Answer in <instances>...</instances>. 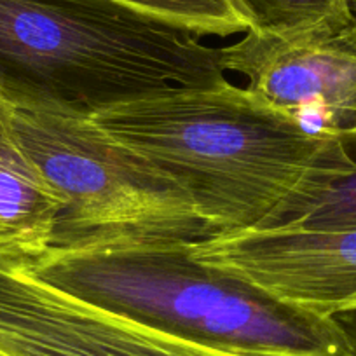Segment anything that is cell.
I'll return each mask as SVG.
<instances>
[{
	"mask_svg": "<svg viewBox=\"0 0 356 356\" xmlns=\"http://www.w3.org/2000/svg\"><path fill=\"white\" fill-rule=\"evenodd\" d=\"M0 356H2V355H0Z\"/></svg>",
	"mask_w": 356,
	"mask_h": 356,
	"instance_id": "14",
	"label": "cell"
},
{
	"mask_svg": "<svg viewBox=\"0 0 356 356\" xmlns=\"http://www.w3.org/2000/svg\"><path fill=\"white\" fill-rule=\"evenodd\" d=\"M332 320H334L335 323H337V327L341 328L346 341H348L349 348H351L353 353L356 355V309L335 314V316H332Z\"/></svg>",
	"mask_w": 356,
	"mask_h": 356,
	"instance_id": "12",
	"label": "cell"
},
{
	"mask_svg": "<svg viewBox=\"0 0 356 356\" xmlns=\"http://www.w3.org/2000/svg\"><path fill=\"white\" fill-rule=\"evenodd\" d=\"M2 356H241L140 325L51 286L0 255Z\"/></svg>",
	"mask_w": 356,
	"mask_h": 356,
	"instance_id": "5",
	"label": "cell"
},
{
	"mask_svg": "<svg viewBox=\"0 0 356 356\" xmlns=\"http://www.w3.org/2000/svg\"><path fill=\"white\" fill-rule=\"evenodd\" d=\"M60 211V197L16 142L0 100V255H46Z\"/></svg>",
	"mask_w": 356,
	"mask_h": 356,
	"instance_id": "8",
	"label": "cell"
},
{
	"mask_svg": "<svg viewBox=\"0 0 356 356\" xmlns=\"http://www.w3.org/2000/svg\"><path fill=\"white\" fill-rule=\"evenodd\" d=\"M283 224L309 229H356V173L320 191Z\"/></svg>",
	"mask_w": 356,
	"mask_h": 356,
	"instance_id": "11",
	"label": "cell"
},
{
	"mask_svg": "<svg viewBox=\"0 0 356 356\" xmlns=\"http://www.w3.org/2000/svg\"><path fill=\"white\" fill-rule=\"evenodd\" d=\"M224 79V47L121 0H0L2 100L91 115Z\"/></svg>",
	"mask_w": 356,
	"mask_h": 356,
	"instance_id": "2",
	"label": "cell"
},
{
	"mask_svg": "<svg viewBox=\"0 0 356 356\" xmlns=\"http://www.w3.org/2000/svg\"><path fill=\"white\" fill-rule=\"evenodd\" d=\"M353 4H355V18H353V23L348 26V29L356 30V0H353Z\"/></svg>",
	"mask_w": 356,
	"mask_h": 356,
	"instance_id": "13",
	"label": "cell"
},
{
	"mask_svg": "<svg viewBox=\"0 0 356 356\" xmlns=\"http://www.w3.org/2000/svg\"><path fill=\"white\" fill-rule=\"evenodd\" d=\"M193 243L49 250L26 262L47 285L204 348L241 356H356L332 318L201 262Z\"/></svg>",
	"mask_w": 356,
	"mask_h": 356,
	"instance_id": "3",
	"label": "cell"
},
{
	"mask_svg": "<svg viewBox=\"0 0 356 356\" xmlns=\"http://www.w3.org/2000/svg\"><path fill=\"white\" fill-rule=\"evenodd\" d=\"M248 32L282 40L332 39L355 18L353 0H227Z\"/></svg>",
	"mask_w": 356,
	"mask_h": 356,
	"instance_id": "9",
	"label": "cell"
},
{
	"mask_svg": "<svg viewBox=\"0 0 356 356\" xmlns=\"http://www.w3.org/2000/svg\"><path fill=\"white\" fill-rule=\"evenodd\" d=\"M224 67L313 135L356 142V53L339 35L282 40L246 32L224 47Z\"/></svg>",
	"mask_w": 356,
	"mask_h": 356,
	"instance_id": "7",
	"label": "cell"
},
{
	"mask_svg": "<svg viewBox=\"0 0 356 356\" xmlns=\"http://www.w3.org/2000/svg\"><path fill=\"white\" fill-rule=\"evenodd\" d=\"M91 119L173 178L211 236L283 224L356 173L348 143L313 135L227 79L112 105Z\"/></svg>",
	"mask_w": 356,
	"mask_h": 356,
	"instance_id": "1",
	"label": "cell"
},
{
	"mask_svg": "<svg viewBox=\"0 0 356 356\" xmlns=\"http://www.w3.org/2000/svg\"><path fill=\"white\" fill-rule=\"evenodd\" d=\"M203 37H232L248 32L227 0H121Z\"/></svg>",
	"mask_w": 356,
	"mask_h": 356,
	"instance_id": "10",
	"label": "cell"
},
{
	"mask_svg": "<svg viewBox=\"0 0 356 356\" xmlns=\"http://www.w3.org/2000/svg\"><path fill=\"white\" fill-rule=\"evenodd\" d=\"M2 105L16 142L61 201L51 250H111L211 236L189 194L91 115L35 102Z\"/></svg>",
	"mask_w": 356,
	"mask_h": 356,
	"instance_id": "4",
	"label": "cell"
},
{
	"mask_svg": "<svg viewBox=\"0 0 356 356\" xmlns=\"http://www.w3.org/2000/svg\"><path fill=\"white\" fill-rule=\"evenodd\" d=\"M193 253L318 316L356 309V229L278 224L200 239Z\"/></svg>",
	"mask_w": 356,
	"mask_h": 356,
	"instance_id": "6",
	"label": "cell"
}]
</instances>
